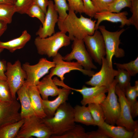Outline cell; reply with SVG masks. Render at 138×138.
Listing matches in <instances>:
<instances>
[{"mask_svg": "<svg viewBox=\"0 0 138 138\" xmlns=\"http://www.w3.org/2000/svg\"><path fill=\"white\" fill-rule=\"evenodd\" d=\"M54 7L58 15V22L63 21L68 15L67 11L69 10L66 0H53Z\"/></svg>", "mask_w": 138, "mask_h": 138, "instance_id": "f546056e", "label": "cell"}, {"mask_svg": "<svg viewBox=\"0 0 138 138\" xmlns=\"http://www.w3.org/2000/svg\"><path fill=\"white\" fill-rule=\"evenodd\" d=\"M134 133L132 138H137L138 137V126H137L134 131Z\"/></svg>", "mask_w": 138, "mask_h": 138, "instance_id": "bcb514c9", "label": "cell"}, {"mask_svg": "<svg viewBox=\"0 0 138 138\" xmlns=\"http://www.w3.org/2000/svg\"><path fill=\"white\" fill-rule=\"evenodd\" d=\"M71 90L69 88L63 87L62 88H60L57 96L54 100L50 101L42 99L43 109L46 117L51 118L54 116L60 106L68 100Z\"/></svg>", "mask_w": 138, "mask_h": 138, "instance_id": "ac0fdd59", "label": "cell"}, {"mask_svg": "<svg viewBox=\"0 0 138 138\" xmlns=\"http://www.w3.org/2000/svg\"></svg>", "mask_w": 138, "mask_h": 138, "instance_id": "c3c4849f", "label": "cell"}, {"mask_svg": "<svg viewBox=\"0 0 138 138\" xmlns=\"http://www.w3.org/2000/svg\"><path fill=\"white\" fill-rule=\"evenodd\" d=\"M98 29L101 32L105 42L106 58L109 65L113 66L112 59L114 56L119 58L125 55L124 50L119 48V45L121 43L120 37L125 29L123 28L115 31H110L108 30L103 25H99Z\"/></svg>", "mask_w": 138, "mask_h": 138, "instance_id": "5b68a950", "label": "cell"}, {"mask_svg": "<svg viewBox=\"0 0 138 138\" xmlns=\"http://www.w3.org/2000/svg\"><path fill=\"white\" fill-rule=\"evenodd\" d=\"M68 2L69 9L76 14L85 13V9L82 0H66Z\"/></svg>", "mask_w": 138, "mask_h": 138, "instance_id": "f35d334b", "label": "cell"}, {"mask_svg": "<svg viewBox=\"0 0 138 138\" xmlns=\"http://www.w3.org/2000/svg\"><path fill=\"white\" fill-rule=\"evenodd\" d=\"M58 21V15L54 9L53 2L49 0L44 22L40 26L36 35L42 38L51 36L55 33V26Z\"/></svg>", "mask_w": 138, "mask_h": 138, "instance_id": "2e32d148", "label": "cell"}, {"mask_svg": "<svg viewBox=\"0 0 138 138\" xmlns=\"http://www.w3.org/2000/svg\"><path fill=\"white\" fill-rule=\"evenodd\" d=\"M29 16L38 19L43 24L45 20V14L42 10L33 2L27 10L26 14Z\"/></svg>", "mask_w": 138, "mask_h": 138, "instance_id": "d6a6232c", "label": "cell"}, {"mask_svg": "<svg viewBox=\"0 0 138 138\" xmlns=\"http://www.w3.org/2000/svg\"><path fill=\"white\" fill-rule=\"evenodd\" d=\"M27 86L32 106L35 115L41 118H45L46 116L43 109L42 103V98L36 85Z\"/></svg>", "mask_w": 138, "mask_h": 138, "instance_id": "7402d4cb", "label": "cell"}, {"mask_svg": "<svg viewBox=\"0 0 138 138\" xmlns=\"http://www.w3.org/2000/svg\"><path fill=\"white\" fill-rule=\"evenodd\" d=\"M87 138H109L98 130L87 132Z\"/></svg>", "mask_w": 138, "mask_h": 138, "instance_id": "b9f144b4", "label": "cell"}, {"mask_svg": "<svg viewBox=\"0 0 138 138\" xmlns=\"http://www.w3.org/2000/svg\"><path fill=\"white\" fill-rule=\"evenodd\" d=\"M76 105L74 108V119L75 122L87 125H95L91 113L85 105Z\"/></svg>", "mask_w": 138, "mask_h": 138, "instance_id": "cb8c5ba5", "label": "cell"}, {"mask_svg": "<svg viewBox=\"0 0 138 138\" xmlns=\"http://www.w3.org/2000/svg\"><path fill=\"white\" fill-rule=\"evenodd\" d=\"M52 135L50 130L43 118L33 115L25 118L16 138H49Z\"/></svg>", "mask_w": 138, "mask_h": 138, "instance_id": "277c9868", "label": "cell"}, {"mask_svg": "<svg viewBox=\"0 0 138 138\" xmlns=\"http://www.w3.org/2000/svg\"><path fill=\"white\" fill-rule=\"evenodd\" d=\"M66 87L81 94L83 99L81 103L82 105L85 106L91 103L100 104L106 98V93L108 92V89L106 87L102 86L88 87L84 85L80 89L73 88L68 86Z\"/></svg>", "mask_w": 138, "mask_h": 138, "instance_id": "5bb4252c", "label": "cell"}, {"mask_svg": "<svg viewBox=\"0 0 138 138\" xmlns=\"http://www.w3.org/2000/svg\"><path fill=\"white\" fill-rule=\"evenodd\" d=\"M33 0H16L14 5L16 12L21 14H25Z\"/></svg>", "mask_w": 138, "mask_h": 138, "instance_id": "8d00e7d4", "label": "cell"}, {"mask_svg": "<svg viewBox=\"0 0 138 138\" xmlns=\"http://www.w3.org/2000/svg\"><path fill=\"white\" fill-rule=\"evenodd\" d=\"M96 21L80 15L78 17L73 10L69 9L68 15L64 20L57 22L60 31L68 33L71 41L75 39L83 40L87 35H92L95 30Z\"/></svg>", "mask_w": 138, "mask_h": 138, "instance_id": "6da1fadb", "label": "cell"}, {"mask_svg": "<svg viewBox=\"0 0 138 138\" xmlns=\"http://www.w3.org/2000/svg\"><path fill=\"white\" fill-rule=\"evenodd\" d=\"M131 7V0H115L110 5L108 11L119 13L125 7H128L130 9Z\"/></svg>", "mask_w": 138, "mask_h": 138, "instance_id": "e575fe53", "label": "cell"}, {"mask_svg": "<svg viewBox=\"0 0 138 138\" xmlns=\"http://www.w3.org/2000/svg\"><path fill=\"white\" fill-rule=\"evenodd\" d=\"M115 0H91L97 12L108 11L110 5Z\"/></svg>", "mask_w": 138, "mask_h": 138, "instance_id": "74e56055", "label": "cell"}, {"mask_svg": "<svg viewBox=\"0 0 138 138\" xmlns=\"http://www.w3.org/2000/svg\"><path fill=\"white\" fill-rule=\"evenodd\" d=\"M20 108V104L16 99L10 101H0V128L21 119L19 112Z\"/></svg>", "mask_w": 138, "mask_h": 138, "instance_id": "9a60e30c", "label": "cell"}, {"mask_svg": "<svg viewBox=\"0 0 138 138\" xmlns=\"http://www.w3.org/2000/svg\"><path fill=\"white\" fill-rule=\"evenodd\" d=\"M5 74L12 98L13 99H16L17 92L24 85L27 78L26 73L22 68L20 61L17 60L13 64L9 62H7Z\"/></svg>", "mask_w": 138, "mask_h": 138, "instance_id": "9c48e42d", "label": "cell"}, {"mask_svg": "<svg viewBox=\"0 0 138 138\" xmlns=\"http://www.w3.org/2000/svg\"><path fill=\"white\" fill-rule=\"evenodd\" d=\"M4 49L0 48V54ZM7 63L5 61L0 60V79L6 80L7 78L5 72L6 70Z\"/></svg>", "mask_w": 138, "mask_h": 138, "instance_id": "60d3db41", "label": "cell"}, {"mask_svg": "<svg viewBox=\"0 0 138 138\" xmlns=\"http://www.w3.org/2000/svg\"><path fill=\"white\" fill-rule=\"evenodd\" d=\"M125 96L130 107L131 112L135 105L137 103L136 98L138 96V92L134 86L130 83L126 87L124 91Z\"/></svg>", "mask_w": 138, "mask_h": 138, "instance_id": "1f68e13d", "label": "cell"}, {"mask_svg": "<svg viewBox=\"0 0 138 138\" xmlns=\"http://www.w3.org/2000/svg\"><path fill=\"white\" fill-rule=\"evenodd\" d=\"M55 65L53 61H49L45 58L40 59L38 62L34 65L28 62L23 64L22 68L27 75L24 84L36 85L40 79L48 73Z\"/></svg>", "mask_w": 138, "mask_h": 138, "instance_id": "52a82bcc", "label": "cell"}, {"mask_svg": "<svg viewBox=\"0 0 138 138\" xmlns=\"http://www.w3.org/2000/svg\"><path fill=\"white\" fill-rule=\"evenodd\" d=\"M117 84L114 79L108 88V94L104 101L100 104L105 117V122L115 125L120 114V106L115 93Z\"/></svg>", "mask_w": 138, "mask_h": 138, "instance_id": "8992f818", "label": "cell"}, {"mask_svg": "<svg viewBox=\"0 0 138 138\" xmlns=\"http://www.w3.org/2000/svg\"><path fill=\"white\" fill-rule=\"evenodd\" d=\"M66 33L60 31L45 38H36L34 43L38 54L53 58L60 49L70 44L71 40Z\"/></svg>", "mask_w": 138, "mask_h": 138, "instance_id": "3957f363", "label": "cell"}, {"mask_svg": "<svg viewBox=\"0 0 138 138\" xmlns=\"http://www.w3.org/2000/svg\"><path fill=\"white\" fill-rule=\"evenodd\" d=\"M33 2L40 7L43 11L45 14L47 12L49 0H33Z\"/></svg>", "mask_w": 138, "mask_h": 138, "instance_id": "7bdbcfd3", "label": "cell"}, {"mask_svg": "<svg viewBox=\"0 0 138 138\" xmlns=\"http://www.w3.org/2000/svg\"><path fill=\"white\" fill-rule=\"evenodd\" d=\"M101 65L100 70L93 74L90 80L86 82L85 84L92 86H104L108 89L114 80L118 71L109 65L105 57L102 59Z\"/></svg>", "mask_w": 138, "mask_h": 138, "instance_id": "4fadbf2b", "label": "cell"}, {"mask_svg": "<svg viewBox=\"0 0 138 138\" xmlns=\"http://www.w3.org/2000/svg\"><path fill=\"white\" fill-rule=\"evenodd\" d=\"M98 130L109 138H132L134 131H129L122 126H115L105 122Z\"/></svg>", "mask_w": 138, "mask_h": 138, "instance_id": "ffe728a7", "label": "cell"}, {"mask_svg": "<svg viewBox=\"0 0 138 138\" xmlns=\"http://www.w3.org/2000/svg\"><path fill=\"white\" fill-rule=\"evenodd\" d=\"M7 25L3 22L0 21V38L7 29Z\"/></svg>", "mask_w": 138, "mask_h": 138, "instance_id": "ee69618b", "label": "cell"}, {"mask_svg": "<svg viewBox=\"0 0 138 138\" xmlns=\"http://www.w3.org/2000/svg\"><path fill=\"white\" fill-rule=\"evenodd\" d=\"M136 90L138 92V81L136 80L135 82V85L134 86Z\"/></svg>", "mask_w": 138, "mask_h": 138, "instance_id": "7dc6e473", "label": "cell"}, {"mask_svg": "<svg viewBox=\"0 0 138 138\" xmlns=\"http://www.w3.org/2000/svg\"><path fill=\"white\" fill-rule=\"evenodd\" d=\"M16 93L20 103V113L21 119L35 115L32 106L27 86L24 84L18 90Z\"/></svg>", "mask_w": 138, "mask_h": 138, "instance_id": "44dd1931", "label": "cell"}, {"mask_svg": "<svg viewBox=\"0 0 138 138\" xmlns=\"http://www.w3.org/2000/svg\"><path fill=\"white\" fill-rule=\"evenodd\" d=\"M73 41L71 51L63 56V60L67 61L75 60L85 70L96 69L97 67L87 50L83 40L75 38Z\"/></svg>", "mask_w": 138, "mask_h": 138, "instance_id": "ba28073f", "label": "cell"}, {"mask_svg": "<svg viewBox=\"0 0 138 138\" xmlns=\"http://www.w3.org/2000/svg\"><path fill=\"white\" fill-rule=\"evenodd\" d=\"M53 138H87V132L82 126L75 125L63 134Z\"/></svg>", "mask_w": 138, "mask_h": 138, "instance_id": "83f0119b", "label": "cell"}, {"mask_svg": "<svg viewBox=\"0 0 138 138\" xmlns=\"http://www.w3.org/2000/svg\"><path fill=\"white\" fill-rule=\"evenodd\" d=\"M86 15L90 18L94 17L97 12L91 0H82Z\"/></svg>", "mask_w": 138, "mask_h": 138, "instance_id": "ab89813d", "label": "cell"}, {"mask_svg": "<svg viewBox=\"0 0 138 138\" xmlns=\"http://www.w3.org/2000/svg\"><path fill=\"white\" fill-rule=\"evenodd\" d=\"M118 73L115 77L117 84L124 91L126 87L130 83L131 76L127 71L118 69Z\"/></svg>", "mask_w": 138, "mask_h": 138, "instance_id": "f1b7e54d", "label": "cell"}, {"mask_svg": "<svg viewBox=\"0 0 138 138\" xmlns=\"http://www.w3.org/2000/svg\"><path fill=\"white\" fill-rule=\"evenodd\" d=\"M114 64L117 69L125 70L128 72L131 76L135 75L138 73V57L135 60L123 64L115 63Z\"/></svg>", "mask_w": 138, "mask_h": 138, "instance_id": "4dcf8cb0", "label": "cell"}, {"mask_svg": "<svg viewBox=\"0 0 138 138\" xmlns=\"http://www.w3.org/2000/svg\"><path fill=\"white\" fill-rule=\"evenodd\" d=\"M115 93L118 97L120 111L116 124L124 127L128 130L133 131L138 126L137 120L134 121L132 116L130 106L124 91L116 84Z\"/></svg>", "mask_w": 138, "mask_h": 138, "instance_id": "30bf717a", "label": "cell"}, {"mask_svg": "<svg viewBox=\"0 0 138 138\" xmlns=\"http://www.w3.org/2000/svg\"><path fill=\"white\" fill-rule=\"evenodd\" d=\"M53 61L55 66L50 70L49 74L52 77L56 75L59 77L61 80L63 81L64 75L73 70L79 71L83 74L91 77L95 73L92 70H85L77 61L71 62L64 60L63 56L59 53L53 58Z\"/></svg>", "mask_w": 138, "mask_h": 138, "instance_id": "8fae6325", "label": "cell"}, {"mask_svg": "<svg viewBox=\"0 0 138 138\" xmlns=\"http://www.w3.org/2000/svg\"><path fill=\"white\" fill-rule=\"evenodd\" d=\"M49 74L46 75L40 80L36 85L39 92L44 100H48L49 96H57L59 89Z\"/></svg>", "mask_w": 138, "mask_h": 138, "instance_id": "d6986e66", "label": "cell"}, {"mask_svg": "<svg viewBox=\"0 0 138 138\" xmlns=\"http://www.w3.org/2000/svg\"><path fill=\"white\" fill-rule=\"evenodd\" d=\"M43 119L51 130V138L61 135L76 125L74 108L66 101L60 106L52 117Z\"/></svg>", "mask_w": 138, "mask_h": 138, "instance_id": "7a4b0ae2", "label": "cell"}, {"mask_svg": "<svg viewBox=\"0 0 138 138\" xmlns=\"http://www.w3.org/2000/svg\"><path fill=\"white\" fill-rule=\"evenodd\" d=\"M13 99L7 81L0 79V101H10Z\"/></svg>", "mask_w": 138, "mask_h": 138, "instance_id": "836d02e7", "label": "cell"}, {"mask_svg": "<svg viewBox=\"0 0 138 138\" xmlns=\"http://www.w3.org/2000/svg\"><path fill=\"white\" fill-rule=\"evenodd\" d=\"M86 50L92 59L101 65L102 58L106 55L103 36L98 30L92 35H87L83 39Z\"/></svg>", "mask_w": 138, "mask_h": 138, "instance_id": "7c38bea8", "label": "cell"}, {"mask_svg": "<svg viewBox=\"0 0 138 138\" xmlns=\"http://www.w3.org/2000/svg\"><path fill=\"white\" fill-rule=\"evenodd\" d=\"M16 0H0V4L14 5Z\"/></svg>", "mask_w": 138, "mask_h": 138, "instance_id": "f6af8a7d", "label": "cell"}, {"mask_svg": "<svg viewBox=\"0 0 138 138\" xmlns=\"http://www.w3.org/2000/svg\"><path fill=\"white\" fill-rule=\"evenodd\" d=\"M25 119L18 122L4 125L0 128V138H16Z\"/></svg>", "mask_w": 138, "mask_h": 138, "instance_id": "d4e9b609", "label": "cell"}, {"mask_svg": "<svg viewBox=\"0 0 138 138\" xmlns=\"http://www.w3.org/2000/svg\"><path fill=\"white\" fill-rule=\"evenodd\" d=\"M31 38L30 35L26 30L22 32L19 37L6 42L0 41V48L6 49L11 53L23 48Z\"/></svg>", "mask_w": 138, "mask_h": 138, "instance_id": "603a6c76", "label": "cell"}, {"mask_svg": "<svg viewBox=\"0 0 138 138\" xmlns=\"http://www.w3.org/2000/svg\"><path fill=\"white\" fill-rule=\"evenodd\" d=\"M131 11L132 15L129 19L131 25L138 30V0H131Z\"/></svg>", "mask_w": 138, "mask_h": 138, "instance_id": "d590c367", "label": "cell"}, {"mask_svg": "<svg viewBox=\"0 0 138 138\" xmlns=\"http://www.w3.org/2000/svg\"><path fill=\"white\" fill-rule=\"evenodd\" d=\"M88 105L95 125L100 126L105 122V115L100 104L91 103Z\"/></svg>", "mask_w": 138, "mask_h": 138, "instance_id": "484cf974", "label": "cell"}, {"mask_svg": "<svg viewBox=\"0 0 138 138\" xmlns=\"http://www.w3.org/2000/svg\"><path fill=\"white\" fill-rule=\"evenodd\" d=\"M128 13L126 11L119 13H114L108 11L101 12H97L94 17L97 20L96 22L95 30H98L100 23L104 21H106L113 23L120 22V27H123L124 26L131 25V23L127 16Z\"/></svg>", "mask_w": 138, "mask_h": 138, "instance_id": "e0dca14e", "label": "cell"}, {"mask_svg": "<svg viewBox=\"0 0 138 138\" xmlns=\"http://www.w3.org/2000/svg\"><path fill=\"white\" fill-rule=\"evenodd\" d=\"M16 12L14 5L0 4V21L10 24L12 17Z\"/></svg>", "mask_w": 138, "mask_h": 138, "instance_id": "4316f807", "label": "cell"}]
</instances>
